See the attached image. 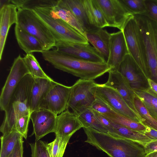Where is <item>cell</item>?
I'll return each instance as SVG.
<instances>
[{"mask_svg":"<svg viewBox=\"0 0 157 157\" xmlns=\"http://www.w3.org/2000/svg\"><path fill=\"white\" fill-rule=\"evenodd\" d=\"M41 53L44 60L55 68L84 79L94 80L111 70L106 63L85 61L57 49L44 51Z\"/></svg>","mask_w":157,"mask_h":157,"instance_id":"6da1fadb","label":"cell"},{"mask_svg":"<svg viewBox=\"0 0 157 157\" xmlns=\"http://www.w3.org/2000/svg\"><path fill=\"white\" fill-rule=\"evenodd\" d=\"M83 128L86 136L85 142L109 157H146L144 147L137 142L92 128Z\"/></svg>","mask_w":157,"mask_h":157,"instance_id":"7a4b0ae2","label":"cell"},{"mask_svg":"<svg viewBox=\"0 0 157 157\" xmlns=\"http://www.w3.org/2000/svg\"><path fill=\"white\" fill-rule=\"evenodd\" d=\"M34 81L33 77L28 74L21 79L16 88L0 127L3 135L15 130V124L17 119L30 114L31 94Z\"/></svg>","mask_w":157,"mask_h":157,"instance_id":"3957f363","label":"cell"},{"mask_svg":"<svg viewBox=\"0 0 157 157\" xmlns=\"http://www.w3.org/2000/svg\"><path fill=\"white\" fill-rule=\"evenodd\" d=\"M52 8H36L33 10L49 29L56 48L89 44L85 36L59 18Z\"/></svg>","mask_w":157,"mask_h":157,"instance_id":"277c9868","label":"cell"},{"mask_svg":"<svg viewBox=\"0 0 157 157\" xmlns=\"http://www.w3.org/2000/svg\"><path fill=\"white\" fill-rule=\"evenodd\" d=\"M139 30L142 51L148 78L157 83V22L145 16L134 15Z\"/></svg>","mask_w":157,"mask_h":157,"instance_id":"5b68a950","label":"cell"},{"mask_svg":"<svg viewBox=\"0 0 157 157\" xmlns=\"http://www.w3.org/2000/svg\"><path fill=\"white\" fill-rule=\"evenodd\" d=\"M15 25L37 38L43 45L44 51L56 47L49 29L33 10L17 9Z\"/></svg>","mask_w":157,"mask_h":157,"instance_id":"8992f818","label":"cell"},{"mask_svg":"<svg viewBox=\"0 0 157 157\" xmlns=\"http://www.w3.org/2000/svg\"><path fill=\"white\" fill-rule=\"evenodd\" d=\"M97 83L94 80L78 79L71 86L68 107L78 115L90 108L95 100L94 88Z\"/></svg>","mask_w":157,"mask_h":157,"instance_id":"52a82bcc","label":"cell"},{"mask_svg":"<svg viewBox=\"0 0 157 157\" xmlns=\"http://www.w3.org/2000/svg\"><path fill=\"white\" fill-rule=\"evenodd\" d=\"M94 90L96 99L103 102L116 112L141 122L140 117L129 107L115 89L105 83H97Z\"/></svg>","mask_w":157,"mask_h":157,"instance_id":"ba28073f","label":"cell"},{"mask_svg":"<svg viewBox=\"0 0 157 157\" xmlns=\"http://www.w3.org/2000/svg\"><path fill=\"white\" fill-rule=\"evenodd\" d=\"M30 73L23 57L20 55L15 58L3 87L0 96L1 110L7 109L12 95L20 82L26 75Z\"/></svg>","mask_w":157,"mask_h":157,"instance_id":"9c48e42d","label":"cell"},{"mask_svg":"<svg viewBox=\"0 0 157 157\" xmlns=\"http://www.w3.org/2000/svg\"><path fill=\"white\" fill-rule=\"evenodd\" d=\"M122 31L129 54L134 59L144 75L147 79L149 78L142 51L139 28L134 16L126 22Z\"/></svg>","mask_w":157,"mask_h":157,"instance_id":"30bf717a","label":"cell"},{"mask_svg":"<svg viewBox=\"0 0 157 157\" xmlns=\"http://www.w3.org/2000/svg\"><path fill=\"white\" fill-rule=\"evenodd\" d=\"M71 86L57 82L40 103L39 109L48 110L56 115L68 109Z\"/></svg>","mask_w":157,"mask_h":157,"instance_id":"8fae6325","label":"cell"},{"mask_svg":"<svg viewBox=\"0 0 157 157\" xmlns=\"http://www.w3.org/2000/svg\"><path fill=\"white\" fill-rule=\"evenodd\" d=\"M103 14L108 27L122 31L127 21L133 16L119 0H96Z\"/></svg>","mask_w":157,"mask_h":157,"instance_id":"7c38bea8","label":"cell"},{"mask_svg":"<svg viewBox=\"0 0 157 157\" xmlns=\"http://www.w3.org/2000/svg\"><path fill=\"white\" fill-rule=\"evenodd\" d=\"M117 71L125 78L134 90H144L149 88L147 79L129 54L125 56Z\"/></svg>","mask_w":157,"mask_h":157,"instance_id":"4fadbf2b","label":"cell"},{"mask_svg":"<svg viewBox=\"0 0 157 157\" xmlns=\"http://www.w3.org/2000/svg\"><path fill=\"white\" fill-rule=\"evenodd\" d=\"M57 116L50 111L39 109L32 112L30 118L33 126L36 140H38L48 133L54 132Z\"/></svg>","mask_w":157,"mask_h":157,"instance_id":"5bb4252c","label":"cell"},{"mask_svg":"<svg viewBox=\"0 0 157 157\" xmlns=\"http://www.w3.org/2000/svg\"><path fill=\"white\" fill-rule=\"evenodd\" d=\"M129 54L122 31L110 33L109 55L106 63L111 70H117L125 56Z\"/></svg>","mask_w":157,"mask_h":157,"instance_id":"9a60e30c","label":"cell"},{"mask_svg":"<svg viewBox=\"0 0 157 157\" xmlns=\"http://www.w3.org/2000/svg\"><path fill=\"white\" fill-rule=\"evenodd\" d=\"M83 127L78 116L67 109L56 116L54 133L56 136L69 140L74 133Z\"/></svg>","mask_w":157,"mask_h":157,"instance_id":"2e32d148","label":"cell"},{"mask_svg":"<svg viewBox=\"0 0 157 157\" xmlns=\"http://www.w3.org/2000/svg\"><path fill=\"white\" fill-rule=\"evenodd\" d=\"M108 73V80L105 84L116 90L129 107L140 117L134 104V98L135 95L134 90L127 81L117 71L111 70Z\"/></svg>","mask_w":157,"mask_h":157,"instance_id":"e0dca14e","label":"cell"},{"mask_svg":"<svg viewBox=\"0 0 157 157\" xmlns=\"http://www.w3.org/2000/svg\"><path fill=\"white\" fill-rule=\"evenodd\" d=\"M17 9L15 5L6 4L0 10V59L1 60L9 31L11 25L16 24Z\"/></svg>","mask_w":157,"mask_h":157,"instance_id":"ac0fdd59","label":"cell"},{"mask_svg":"<svg viewBox=\"0 0 157 157\" xmlns=\"http://www.w3.org/2000/svg\"><path fill=\"white\" fill-rule=\"evenodd\" d=\"M61 52L85 61L96 63H106L105 58L89 44H76L65 47L56 48Z\"/></svg>","mask_w":157,"mask_h":157,"instance_id":"d6986e66","label":"cell"},{"mask_svg":"<svg viewBox=\"0 0 157 157\" xmlns=\"http://www.w3.org/2000/svg\"><path fill=\"white\" fill-rule=\"evenodd\" d=\"M30 98L31 113L39 109V105L52 87L57 82L53 79L35 78Z\"/></svg>","mask_w":157,"mask_h":157,"instance_id":"ffe728a7","label":"cell"},{"mask_svg":"<svg viewBox=\"0 0 157 157\" xmlns=\"http://www.w3.org/2000/svg\"><path fill=\"white\" fill-rule=\"evenodd\" d=\"M14 31L19 46L26 54H32L34 52L41 53L44 51L41 42L34 36L16 25Z\"/></svg>","mask_w":157,"mask_h":157,"instance_id":"44dd1931","label":"cell"},{"mask_svg":"<svg viewBox=\"0 0 157 157\" xmlns=\"http://www.w3.org/2000/svg\"><path fill=\"white\" fill-rule=\"evenodd\" d=\"M110 34L103 28H97L86 32L85 36L94 48L105 58H108Z\"/></svg>","mask_w":157,"mask_h":157,"instance_id":"7402d4cb","label":"cell"},{"mask_svg":"<svg viewBox=\"0 0 157 157\" xmlns=\"http://www.w3.org/2000/svg\"><path fill=\"white\" fill-rule=\"evenodd\" d=\"M59 2L71 12L85 33L97 28L91 25L89 22L83 0H59Z\"/></svg>","mask_w":157,"mask_h":157,"instance_id":"603a6c76","label":"cell"},{"mask_svg":"<svg viewBox=\"0 0 157 157\" xmlns=\"http://www.w3.org/2000/svg\"><path fill=\"white\" fill-rule=\"evenodd\" d=\"M84 8L90 24L95 28H103L108 25L96 0H83Z\"/></svg>","mask_w":157,"mask_h":157,"instance_id":"cb8c5ba5","label":"cell"},{"mask_svg":"<svg viewBox=\"0 0 157 157\" xmlns=\"http://www.w3.org/2000/svg\"><path fill=\"white\" fill-rule=\"evenodd\" d=\"M109 121L113 129V133H110V134L137 142L144 147L152 141L148 137L140 132L128 128Z\"/></svg>","mask_w":157,"mask_h":157,"instance_id":"d4e9b609","label":"cell"},{"mask_svg":"<svg viewBox=\"0 0 157 157\" xmlns=\"http://www.w3.org/2000/svg\"><path fill=\"white\" fill-rule=\"evenodd\" d=\"M102 115L113 123L135 131L141 132L144 131L146 128V126L141 123L113 110L110 114Z\"/></svg>","mask_w":157,"mask_h":157,"instance_id":"484cf974","label":"cell"},{"mask_svg":"<svg viewBox=\"0 0 157 157\" xmlns=\"http://www.w3.org/2000/svg\"><path fill=\"white\" fill-rule=\"evenodd\" d=\"M150 114L157 120V94L150 87L144 90H134Z\"/></svg>","mask_w":157,"mask_h":157,"instance_id":"4316f807","label":"cell"},{"mask_svg":"<svg viewBox=\"0 0 157 157\" xmlns=\"http://www.w3.org/2000/svg\"><path fill=\"white\" fill-rule=\"evenodd\" d=\"M22 136L15 130L0 138L1 148L0 157H9L12 153L18 140Z\"/></svg>","mask_w":157,"mask_h":157,"instance_id":"83f0119b","label":"cell"},{"mask_svg":"<svg viewBox=\"0 0 157 157\" xmlns=\"http://www.w3.org/2000/svg\"><path fill=\"white\" fill-rule=\"evenodd\" d=\"M59 0H12L10 4L18 9L33 10L36 8H52L57 5Z\"/></svg>","mask_w":157,"mask_h":157,"instance_id":"f1b7e54d","label":"cell"},{"mask_svg":"<svg viewBox=\"0 0 157 157\" xmlns=\"http://www.w3.org/2000/svg\"><path fill=\"white\" fill-rule=\"evenodd\" d=\"M59 0L57 5L52 8V11L59 18L85 36V32L76 19L70 11L59 3Z\"/></svg>","mask_w":157,"mask_h":157,"instance_id":"f546056e","label":"cell"},{"mask_svg":"<svg viewBox=\"0 0 157 157\" xmlns=\"http://www.w3.org/2000/svg\"><path fill=\"white\" fill-rule=\"evenodd\" d=\"M77 115L83 124V128H91L101 132L108 133V130L98 120L91 108L86 109Z\"/></svg>","mask_w":157,"mask_h":157,"instance_id":"4dcf8cb0","label":"cell"},{"mask_svg":"<svg viewBox=\"0 0 157 157\" xmlns=\"http://www.w3.org/2000/svg\"><path fill=\"white\" fill-rule=\"evenodd\" d=\"M134 104L140 117L141 122L146 126L157 130V120L150 114L141 101L136 94Z\"/></svg>","mask_w":157,"mask_h":157,"instance_id":"1f68e13d","label":"cell"},{"mask_svg":"<svg viewBox=\"0 0 157 157\" xmlns=\"http://www.w3.org/2000/svg\"><path fill=\"white\" fill-rule=\"evenodd\" d=\"M23 59L30 74L34 78H41L52 80L43 71L37 60L32 53L26 54Z\"/></svg>","mask_w":157,"mask_h":157,"instance_id":"d6a6232c","label":"cell"},{"mask_svg":"<svg viewBox=\"0 0 157 157\" xmlns=\"http://www.w3.org/2000/svg\"><path fill=\"white\" fill-rule=\"evenodd\" d=\"M69 140L56 136L53 141L47 144L51 157H63Z\"/></svg>","mask_w":157,"mask_h":157,"instance_id":"836d02e7","label":"cell"},{"mask_svg":"<svg viewBox=\"0 0 157 157\" xmlns=\"http://www.w3.org/2000/svg\"><path fill=\"white\" fill-rule=\"evenodd\" d=\"M132 15H143L146 12L145 0H119Z\"/></svg>","mask_w":157,"mask_h":157,"instance_id":"e575fe53","label":"cell"},{"mask_svg":"<svg viewBox=\"0 0 157 157\" xmlns=\"http://www.w3.org/2000/svg\"><path fill=\"white\" fill-rule=\"evenodd\" d=\"M47 143L39 140L29 144L31 151V157H51Z\"/></svg>","mask_w":157,"mask_h":157,"instance_id":"d590c367","label":"cell"},{"mask_svg":"<svg viewBox=\"0 0 157 157\" xmlns=\"http://www.w3.org/2000/svg\"><path fill=\"white\" fill-rule=\"evenodd\" d=\"M30 119V115H29L18 119L15 122V129L25 139L27 138L28 128Z\"/></svg>","mask_w":157,"mask_h":157,"instance_id":"8d00e7d4","label":"cell"},{"mask_svg":"<svg viewBox=\"0 0 157 157\" xmlns=\"http://www.w3.org/2000/svg\"><path fill=\"white\" fill-rule=\"evenodd\" d=\"M146 12L143 15L157 22V0H145Z\"/></svg>","mask_w":157,"mask_h":157,"instance_id":"74e56055","label":"cell"},{"mask_svg":"<svg viewBox=\"0 0 157 157\" xmlns=\"http://www.w3.org/2000/svg\"><path fill=\"white\" fill-rule=\"evenodd\" d=\"M93 110L102 114H108L113 111L106 104L96 99L92 104L90 108Z\"/></svg>","mask_w":157,"mask_h":157,"instance_id":"f35d334b","label":"cell"},{"mask_svg":"<svg viewBox=\"0 0 157 157\" xmlns=\"http://www.w3.org/2000/svg\"><path fill=\"white\" fill-rule=\"evenodd\" d=\"M94 114L99 123L108 131V133H113V127L110 121L102 114L97 112L93 110Z\"/></svg>","mask_w":157,"mask_h":157,"instance_id":"ab89813d","label":"cell"},{"mask_svg":"<svg viewBox=\"0 0 157 157\" xmlns=\"http://www.w3.org/2000/svg\"><path fill=\"white\" fill-rule=\"evenodd\" d=\"M23 138L21 137L18 140L12 153L9 157H23Z\"/></svg>","mask_w":157,"mask_h":157,"instance_id":"60d3db41","label":"cell"},{"mask_svg":"<svg viewBox=\"0 0 157 157\" xmlns=\"http://www.w3.org/2000/svg\"><path fill=\"white\" fill-rule=\"evenodd\" d=\"M145 135L151 141L157 140V130L146 126L144 131L140 132Z\"/></svg>","mask_w":157,"mask_h":157,"instance_id":"b9f144b4","label":"cell"},{"mask_svg":"<svg viewBox=\"0 0 157 157\" xmlns=\"http://www.w3.org/2000/svg\"><path fill=\"white\" fill-rule=\"evenodd\" d=\"M144 147L146 155L157 151V140L152 141Z\"/></svg>","mask_w":157,"mask_h":157,"instance_id":"7bdbcfd3","label":"cell"},{"mask_svg":"<svg viewBox=\"0 0 157 157\" xmlns=\"http://www.w3.org/2000/svg\"><path fill=\"white\" fill-rule=\"evenodd\" d=\"M147 81L150 88L157 94V83L149 78L147 79Z\"/></svg>","mask_w":157,"mask_h":157,"instance_id":"ee69618b","label":"cell"},{"mask_svg":"<svg viewBox=\"0 0 157 157\" xmlns=\"http://www.w3.org/2000/svg\"><path fill=\"white\" fill-rule=\"evenodd\" d=\"M146 157H157V151L146 155Z\"/></svg>","mask_w":157,"mask_h":157,"instance_id":"f6af8a7d","label":"cell"},{"mask_svg":"<svg viewBox=\"0 0 157 157\" xmlns=\"http://www.w3.org/2000/svg\"></svg>","mask_w":157,"mask_h":157,"instance_id":"bcb514c9","label":"cell"}]
</instances>
